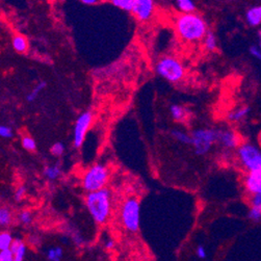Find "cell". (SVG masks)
<instances>
[{"instance_id":"6da1fadb","label":"cell","mask_w":261,"mask_h":261,"mask_svg":"<svg viewBox=\"0 0 261 261\" xmlns=\"http://www.w3.org/2000/svg\"><path fill=\"white\" fill-rule=\"evenodd\" d=\"M174 24L178 37L186 43L203 41L209 32L205 19L197 13L180 14Z\"/></svg>"},{"instance_id":"7a4b0ae2","label":"cell","mask_w":261,"mask_h":261,"mask_svg":"<svg viewBox=\"0 0 261 261\" xmlns=\"http://www.w3.org/2000/svg\"><path fill=\"white\" fill-rule=\"evenodd\" d=\"M85 206L88 208L91 217L97 224L103 225L108 223L112 215V198L110 188L88 192L84 199Z\"/></svg>"},{"instance_id":"3957f363","label":"cell","mask_w":261,"mask_h":261,"mask_svg":"<svg viewBox=\"0 0 261 261\" xmlns=\"http://www.w3.org/2000/svg\"><path fill=\"white\" fill-rule=\"evenodd\" d=\"M110 170L102 163H96L83 174L81 186L86 192H93L105 188L110 179Z\"/></svg>"},{"instance_id":"277c9868","label":"cell","mask_w":261,"mask_h":261,"mask_svg":"<svg viewBox=\"0 0 261 261\" xmlns=\"http://www.w3.org/2000/svg\"><path fill=\"white\" fill-rule=\"evenodd\" d=\"M156 73L169 82L176 83L183 79L186 69L183 64L174 56H163L155 66Z\"/></svg>"},{"instance_id":"5b68a950","label":"cell","mask_w":261,"mask_h":261,"mask_svg":"<svg viewBox=\"0 0 261 261\" xmlns=\"http://www.w3.org/2000/svg\"><path fill=\"white\" fill-rule=\"evenodd\" d=\"M121 221L127 231L135 233L140 229L141 204L137 197H128L124 200L121 206Z\"/></svg>"},{"instance_id":"8992f818","label":"cell","mask_w":261,"mask_h":261,"mask_svg":"<svg viewBox=\"0 0 261 261\" xmlns=\"http://www.w3.org/2000/svg\"><path fill=\"white\" fill-rule=\"evenodd\" d=\"M237 157L241 167L248 172L261 173V150L251 143H243L237 148Z\"/></svg>"},{"instance_id":"52a82bcc","label":"cell","mask_w":261,"mask_h":261,"mask_svg":"<svg viewBox=\"0 0 261 261\" xmlns=\"http://www.w3.org/2000/svg\"><path fill=\"white\" fill-rule=\"evenodd\" d=\"M191 146L199 156L206 155L217 143V130L210 128H198L190 133Z\"/></svg>"},{"instance_id":"ba28073f","label":"cell","mask_w":261,"mask_h":261,"mask_svg":"<svg viewBox=\"0 0 261 261\" xmlns=\"http://www.w3.org/2000/svg\"><path fill=\"white\" fill-rule=\"evenodd\" d=\"M93 112L86 111L81 112L76 119L73 131V144L75 148H80L82 146L85 135L93 123Z\"/></svg>"},{"instance_id":"9c48e42d","label":"cell","mask_w":261,"mask_h":261,"mask_svg":"<svg viewBox=\"0 0 261 261\" xmlns=\"http://www.w3.org/2000/svg\"><path fill=\"white\" fill-rule=\"evenodd\" d=\"M217 143L226 150L237 149L240 145L238 134L229 128L217 130Z\"/></svg>"},{"instance_id":"30bf717a","label":"cell","mask_w":261,"mask_h":261,"mask_svg":"<svg viewBox=\"0 0 261 261\" xmlns=\"http://www.w3.org/2000/svg\"><path fill=\"white\" fill-rule=\"evenodd\" d=\"M155 12V3L153 0H135L133 15L141 22H147Z\"/></svg>"},{"instance_id":"8fae6325","label":"cell","mask_w":261,"mask_h":261,"mask_svg":"<svg viewBox=\"0 0 261 261\" xmlns=\"http://www.w3.org/2000/svg\"><path fill=\"white\" fill-rule=\"evenodd\" d=\"M244 186L250 196H261V173L247 174L244 179Z\"/></svg>"},{"instance_id":"7c38bea8","label":"cell","mask_w":261,"mask_h":261,"mask_svg":"<svg viewBox=\"0 0 261 261\" xmlns=\"http://www.w3.org/2000/svg\"><path fill=\"white\" fill-rule=\"evenodd\" d=\"M246 22L248 25L256 27L261 24V5L250 7L246 12Z\"/></svg>"},{"instance_id":"4fadbf2b","label":"cell","mask_w":261,"mask_h":261,"mask_svg":"<svg viewBox=\"0 0 261 261\" xmlns=\"http://www.w3.org/2000/svg\"><path fill=\"white\" fill-rule=\"evenodd\" d=\"M11 250L14 253V261H24L26 255V246L22 239L15 238Z\"/></svg>"},{"instance_id":"5bb4252c","label":"cell","mask_w":261,"mask_h":261,"mask_svg":"<svg viewBox=\"0 0 261 261\" xmlns=\"http://www.w3.org/2000/svg\"><path fill=\"white\" fill-rule=\"evenodd\" d=\"M170 114L174 121L183 122L187 117V112L180 104H172L170 106Z\"/></svg>"},{"instance_id":"9a60e30c","label":"cell","mask_w":261,"mask_h":261,"mask_svg":"<svg viewBox=\"0 0 261 261\" xmlns=\"http://www.w3.org/2000/svg\"><path fill=\"white\" fill-rule=\"evenodd\" d=\"M12 46L18 53H25L28 50L27 38L21 35H16L12 38Z\"/></svg>"},{"instance_id":"2e32d148","label":"cell","mask_w":261,"mask_h":261,"mask_svg":"<svg viewBox=\"0 0 261 261\" xmlns=\"http://www.w3.org/2000/svg\"><path fill=\"white\" fill-rule=\"evenodd\" d=\"M249 113H250L249 106H241V108L232 111L228 114V119L232 122H239V121H243L245 118H247Z\"/></svg>"},{"instance_id":"e0dca14e","label":"cell","mask_w":261,"mask_h":261,"mask_svg":"<svg viewBox=\"0 0 261 261\" xmlns=\"http://www.w3.org/2000/svg\"><path fill=\"white\" fill-rule=\"evenodd\" d=\"M176 7L179 9L181 14H191L196 13L197 5L192 0H177Z\"/></svg>"},{"instance_id":"ac0fdd59","label":"cell","mask_w":261,"mask_h":261,"mask_svg":"<svg viewBox=\"0 0 261 261\" xmlns=\"http://www.w3.org/2000/svg\"><path fill=\"white\" fill-rule=\"evenodd\" d=\"M44 176L50 181L59 179L62 175V169L59 164H53V166H47L43 171Z\"/></svg>"},{"instance_id":"d6986e66","label":"cell","mask_w":261,"mask_h":261,"mask_svg":"<svg viewBox=\"0 0 261 261\" xmlns=\"http://www.w3.org/2000/svg\"><path fill=\"white\" fill-rule=\"evenodd\" d=\"M203 45H204L206 51L214 52L218 48V38L216 35L212 32H208L204 40H203Z\"/></svg>"},{"instance_id":"ffe728a7","label":"cell","mask_w":261,"mask_h":261,"mask_svg":"<svg viewBox=\"0 0 261 261\" xmlns=\"http://www.w3.org/2000/svg\"><path fill=\"white\" fill-rule=\"evenodd\" d=\"M171 135L174 140L183 145H191V135L187 132L180 129H173L171 131Z\"/></svg>"},{"instance_id":"44dd1931","label":"cell","mask_w":261,"mask_h":261,"mask_svg":"<svg viewBox=\"0 0 261 261\" xmlns=\"http://www.w3.org/2000/svg\"><path fill=\"white\" fill-rule=\"evenodd\" d=\"M14 237L13 235L7 231H2L0 234V251L11 249L13 243H14Z\"/></svg>"},{"instance_id":"7402d4cb","label":"cell","mask_w":261,"mask_h":261,"mask_svg":"<svg viewBox=\"0 0 261 261\" xmlns=\"http://www.w3.org/2000/svg\"><path fill=\"white\" fill-rule=\"evenodd\" d=\"M111 3L125 12H132L135 5V0H112Z\"/></svg>"},{"instance_id":"603a6c76","label":"cell","mask_w":261,"mask_h":261,"mask_svg":"<svg viewBox=\"0 0 261 261\" xmlns=\"http://www.w3.org/2000/svg\"><path fill=\"white\" fill-rule=\"evenodd\" d=\"M13 214L7 207H1L0 209V226L7 227L12 224Z\"/></svg>"},{"instance_id":"cb8c5ba5","label":"cell","mask_w":261,"mask_h":261,"mask_svg":"<svg viewBox=\"0 0 261 261\" xmlns=\"http://www.w3.org/2000/svg\"><path fill=\"white\" fill-rule=\"evenodd\" d=\"M46 85H47V83L45 81H40V82H38L35 86V88L30 93H28V95L26 96L27 102H34L37 98L38 94H40L46 88Z\"/></svg>"},{"instance_id":"d4e9b609","label":"cell","mask_w":261,"mask_h":261,"mask_svg":"<svg viewBox=\"0 0 261 261\" xmlns=\"http://www.w3.org/2000/svg\"><path fill=\"white\" fill-rule=\"evenodd\" d=\"M64 252L61 247L52 248L47 251V259L49 261H61L63 258Z\"/></svg>"},{"instance_id":"484cf974","label":"cell","mask_w":261,"mask_h":261,"mask_svg":"<svg viewBox=\"0 0 261 261\" xmlns=\"http://www.w3.org/2000/svg\"><path fill=\"white\" fill-rule=\"evenodd\" d=\"M21 145L23 149H25L26 151H35L37 149V143L35 141L34 138L32 137H28V135H25V137L22 138L21 140Z\"/></svg>"},{"instance_id":"4316f807","label":"cell","mask_w":261,"mask_h":261,"mask_svg":"<svg viewBox=\"0 0 261 261\" xmlns=\"http://www.w3.org/2000/svg\"><path fill=\"white\" fill-rule=\"evenodd\" d=\"M19 221L23 225H30L33 222V214L30 210H23L19 214Z\"/></svg>"},{"instance_id":"83f0119b","label":"cell","mask_w":261,"mask_h":261,"mask_svg":"<svg viewBox=\"0 0 261 261\" xmlns=\"http://www.w3.org/2000/svg\"><path fill=\"white\" fill-rule=\"evenodd\" d=\"M50 151L54 156H62L65 152V145L61 142H56L51 146Z\"/></svg>"},{"instance_id":"f1b7e54d","label":"cell","mask_w":261,"mask_h":261,"mask_svg":"<svg viewBox=\"0 0 261 261\" xmlns=\"http://www.w3.org/2000/svg\"><path fill=\"white\" fill-rule=\"evenodd\" d=\"M13 129L7 126V125H1V126H0V137L3 139H11L13 138Z\"/></svg>"},{"instance_id":"f546056e","label":"cell","mask_w":261,"mask_h":261,"mask_svg":"<svg viewBox=\"0 0 261 261\" xmlns=\"http://www.w3.org/2000/svg\"><path fill=\"white\" fill-rule=\"evenodd\" d=\"M248 217L250 220H252L254 222L261 221V209L256 207H251Z\"/></svg>"},{"instance_id":"4dcf8cb0","label":"cell","mask_w":261,"mask_h":261,"mask_svg":"<svg viewBox=\"0 0 261 261\" xmlns=\"http://www.w3.org/2000/svg\"><path fill=\"white\" fill-rule=\"evenodd\" d=\"M0 261H14V253L11 249L0 251Z\"/></svg>"},{"instance_id":"1f68e13d","label":"cell","mask_w":261,"mask_h":261,"mask_svg":"<svg viewBox=\"0 0 261 261\" xmlns=\"http://www.w3.org/2000/svg\"><path fill=\"white\" fill-rule=\"evenodd\" d=\"M25 195H26V187L24 186H20L14 192V199L17 202H19L24 199Z\"/></svg>"},{"instance_id":"d6a6232c","label":"cell","mask_w":261,"mask_h":261,"mask_svg":"<svg viewBox=\"0 0 261 261\" xmlns=\"http://www.w3.org/2000/svg\"><path fill=\"white\" fill-rule=\"evenodd\" d=\"M250 204L251 207H256L261 209V196L260 195L250 196Z\"/></svg>"},{"instance_id":"836d02e7","label":"cell","mask_w":261,"mask_h":261,"mask_svg":"<svg viewBox=\"0 0 261 261\" xmlns=\"http://www.w3.org/2000/svg\"><path fill=\"white\" fill-rule=\"evenodd\" d=\"M250 53L252 54L256 60L260 61L261 62V49L258 47V46H251L250 48Z\"/></svg>"},{"instance_id":"e575fe53","label":"cell","mask_w":261,"mask_h":261,"mask_svg":"<svg viewBox=\"0 0 261 261\" xmlns=\"http://www.w3.org/2000/svg\"><path fill=\"white\" fill-rule=\"evenodd\" d=\"M196 254H197V256L199 258L205 259L206 258V250H205V248L203 247V246H199L197 248V250H196Z\"/></svg>"},{"instance_id":"d590c367","label":"cell","mask_w":261,"mask_h":261,"mask_svg":"<svg viewBox=\"0 0 261 261\" xmlns=\"http://www.w3.org/2000/svg\"><path fill=\"white\" fill-rule=\"evenodd\" d=\"M114 245H115V244H114V241H113L112 239H109V240L105 243V248L108 249V250H112V249L114 248Z\"/></svg>"},{"instance_id":"8d00e7d4","label":"cell","mask_w":261,"mask_h":261,"mask_svg":"<svg viewBox=\"0 0 261 261\" xmlns=\"http://www.w3.org/2000/svg\"><path fill=\"white\" fill-rule=\"evenodd\" d=\"M81 3L86 5H93V4H97L98 1L97 0H81Z\"/></svg>"},{"instance_id":"74e56055","label":"cell","mask_w":261,"mask_h":261,"mask_svg":"<svg viewBox=\"0 0 261 261\" xmlns=\"http://www.w3.org/2000/svg\"><path fill=\"white\" fill-rule=\"evenodd\" d=\"M257 37H258V47L261 49V31L258 32Z\"/></svg>"}]
</instances>
